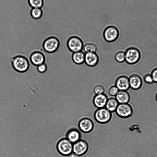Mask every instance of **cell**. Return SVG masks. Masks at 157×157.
Segmentation results:
<instances>
[{"instance_id": "obj_1", "label": "cell", "mask_w": 157, "mask_h": 157, "mask_svg": "<svg viewBox=\"0 0 157 157\" xmlns=\"http://www.w3.org/2000/svg\"><path fill=\"white\" fill-rule=\"evenodd\" d=\"M11 62L13 69L18 72H25L28 70L29 67V63L28 59L22 56L18 55L13 57Z\"/></svg>"}, {"instance_id": "obj_2", "label": "cell", "mask_w": 157, "mask_h": 157, "mask_svg": "<svg viewBox=\"0 0 157 157\" xmlns=\"http://www.w3.org/2000/svg\"><path fill=\"white\" fill-rule=\"evenodd\" d=\"M60 44L59 39L56 37L52 36L44 40L43 44V48L45 52L49 53H53L58 50Z\"/></svg>"}, {"instance_id": "obj_3", "label": "cell", "mask_w": 157, "mask_h": 157, "mask_svg": "<svg viewBox=\"0 0 157 157\" xmlns=\"http://www.w3.org/2000/svg\"><path fill=\"white\" fill-rule=\"evenodd\" d=\"M73 144L66 138L61 139L58 142L57 149L58 152L64 156H68L73 152Z\"/></svg>"}, {"instance_id": "obj_4", "label": "cell", "mask_w": 157, "mask_h": 157, "mask_svg": "<svg viewBox=\"0 0 157 157\" xmlns=\"http://www.w3.org/2000/svg\"><path fill=\"white\" fill-rule=\"evenodd\" d=\"M125 52V61L128 64H133L137 63L140 60L141 54L137 48L131 47L127 48Z\"/></svg>"}, {"instance_id": "obj_5", "label": "cell", "mask_w": 157, "mask_h": 157, "mask_svg": "<svg viewBox=\"0 0 157 157\" xmlns=\"http://www.w3.org/2000/svg\"><path fill=\"white\" fill-rule=\"evenodd\" d=\"M111 113L105 107L98 109L94 114V117L95 121L102 124L109 122L111 120Z\"/></svg>"}, {"instance_id": "obj_6", "label": "cell", "mask_w": 157, "mask_h": 157, "mask_svg": "<svg viewBox=\"0 0 157 157\" xmlns=\"http://www.w3.org/2000/svg\"><path fill=\"white\" fill-rule=\"evenodd\" d=\"M117 115L123 118L131 117L133 113V108L129 103L119 104L115 111Z\"/></svg>"}, {"instance_id": "obj_7", "label": "cell", "mask_w": 157, "mask_h": 157, "mask_svg": "<svg viewBox=\"0 0 157 157\" xmlns=\"http://www.w3.org/2000/svg\"><path fill=\"white\" fill-rule=\"evenodd\" d=\"M67 46L69 50L73 53L82 51L84 45L82 40L80 38L74 36L68 39Z\"/></svg>"}, {"instance_id": "obj_8", "label": "cell", "mask_w": 157, "mask_h": 157, "mask_svg": "<svg viewBox=\"0 0 157 157\" xmlns=\"http://www.w3.org/2000/svg\"><path fill=\"white\" fill-rule=\"evenodd\" d=\"M119 32L117 29L113 26H110L106 28L103 33L105 40L109 42L116 41L119 36Z\"/></svg>"}, {"instance_id": "obj_9", "label": "cell", "mask_w": 157, "mask_h": 157, "mask_svg": "<svg viewBox=\"0 0 157 157\" xmlns=\"http://www.w3.org/2000/svg\"><path fill=\"white\" fill-rule=\"evenodd\" d=\"M88 149V144L83 140L80 139L73 144V152L79 156L85 154Z\"/></svg>"}, {"instance_id": "obj_10", "label": "cell", "mask_w": 157, "mask_h": 157, "mask_svg": "<svg viewBox=\"0 0 157 157\" xmlns=\"http://www.w3.org/2000/svg\"><path fill=\"white\" fill-rule=\"evenodd\" d=\"M94 127L93 122L91 119L87 117L82 118L78 123L79 130L83 133L90 132L93 130Z\"/></svg>"}, {"instance_id": "obj_11", "label": "cell", "mask_w": 157, "mask_h": 157, "mask_svg": "<svg viewBox=\"0 0 157 157\" xmlns=\"http://www.w3.org/2000/svg\"><path fill=\"white\" fill-rule=\"evenodd\" d=\"M115 85L119 90L127 91L130 88L128 77L124 75L119 76L115 81Z\"/></svg>"}, {"instance_id": "obj_12", "label": "cell", "mask_w": 157, "mask_h": 157, "mask_svg": "<svg viewBox=\"0 0 157 157\" xmlns=\"http://www.w3.org/2000/svg\"><path fill=\"white\" fill-rule=\"evenodd\" d=\"M130 88L137 90L141 86L143 81L141 77L136 74H132L128 77Z\"/></svg>"}, {"instance_id": "obj_13", "label": "cell", "mask_w": 157, "mask_h": 157, "mask_svg": "<svg viewBox=\"0 0 157 157\" xmlns=\"http://www.w3.org/2000/svg\"><path fill=\"white\" fill-rule=\"evenodd\" d=\"M81 136L78 128H72L67 131L66 138L73 144L81 139Z\"/></svg>"}, {"instance_id": "obj_14", "label": "cell", "mask_w": 157, "mask_h": 157, "mask_svg": "<svg viewBox=\"0 0 157 157\" xmlns=\"http://www.w3.org/2000/svg\"><path fill=\"white\" fill-rule=\"evenodd\" d=\"M30 59L33 64L37 66L44 63L45 58L42 52L39 51H35L31 54Z\"/></svg>"}, {"instance_id": "obj_15", "label": "cell", "mask_w": 157, "mask_h": 157, "mask_svg": "<svg viewBox=\"0 0 157 157\" xmlns=\"http://www.w3.org/2000/svg\"><path fill=\"white\" fill-rule=\"evenodd\" d=\"M99 61V56L96 52L85 53L84 62L88 66L94 67L98 64Z\"/></svg>"}, {"instance_id": "obj_16", "label": "cell", "mask_w": 157, "mask_h": 157, "mask_svg": "<svg viewBox=\"0 0 157 157\" xmlns=\"http://www.w3.org/2000/svg\"><path fill=\"white\" fill-rule=\"evenodd\" d=\"M108 98L105 94L95 95L93 100L94 106L97 108H101L105 107Z\"/></svg>"}, {"instance_id": "obj_17", "label": "cell", "mask_w": 157, "mask_h": 157, "mask_svg": "<svg viewBox=\"0 0 157 157\" xmlns=\"http://www.w3.org/2000/svg\"><path fill=\"white\" fill-rule=\"evenodd\" d=\"M119 104L128 103L130 100V95L128 91L119 90L115 96Z\"/></svg>"}, {"instance_id": "obj_18", "label": "cell", "mask_w": 157, "mask_h": 157, "mask_svg": "<svg viewBox=\"0 0 157 157\" xmlns=\"http://www.w3.org/2000/svg\"><path fill=\"white\" fill-rule=\"evenodd\" d=\"M85 57V53L82 51L73 53L72 55V59L75 63L80 65L84 62Z\"/></svg>"}, {"instance_id": "obj_19", "label": "cell", "mask_w": 157, "mask_h": 157, "mask_svg": "<svg viewBox=\"0 0 157 157\" xmlns=\"http://www.w3.org/2000/svg\"><path fill=\"white\" fill-rule=\"evenodd\" d=\"M119 103L114 97L108 98L105 108L111 113L115 112Z\"/></svg>"}, {"instance_id": "obj_20", "label": "cell", "mask_w": 157, "mask_h": 157, "mask_svg": "<svg viewBox=\"0 0 157 157\" xmlns=\"http://www.w3.org/2000/svg\"><path fill=\"white\" fill-rule=\"evenodd\" d=\"M83 50L85 53L96 52L97 50V47L94 43L88 42L84 45Z\"/></svg>"}, {"instance_id": "obj_21", "label": "cell", "mask_w": 157, "mask_h": 157, "mask_svg": "<svg viewBox=\"0 0 157 157\" xmlns=\"http://www.w3.org/2000/svg\"><path fill=\"white\" fill-rule=\"evenodd\" d=\"M115 59L119 63H122L125 61V52L122 50H119L115 55Z\"/></svg>"}, {"instance_id": "obj_22", "label": "cell", "mask_w": 157, "mask_h": 157, "mask_svg": "<svg viewBox=\"0 0 157 157\" xmlns=\"http://www.w3.org/2000/svg\"><path fill=\"white\" fill-rule=\"evenodd\" d=\"M30 15L33 19H38L42 16V11L41 8H33L30 11Z\"/></svg>"}, {"instance_id": "obj_23", "label": "cell", "mask_w": 157, "mask_h": 157, "mask_svg": "<svg viewBox=\"0 0 157 157\" xmlns=\"http://www.w3.org/2000/svg\"><path fill=\"white\" fill-rule=\"evenodd\" d=\"M30 6L32 8H41L44 3L43 0H28Z\"/></svg>"}, {"instance_id": "obj_24", "label": "cell", "mask_w": 157, "mask_h": 157, "mask_svg": "<svg viewBox=\"0 0 157 157\" xmlns=\"http://www.w3.org/2000/svg\"><path fill=\"white\" fill-rule=\"evenodd\" d=\"M105 89L104 86L101 84H96L94 87V92L95 95L104 94Z\"/></svg>"}, {"instance_id": "obj_25", "label": "cell", "mask_w": 157, "mask_h": 157, "mask_svg": "<svg viewBox=\"0 0 157 157\" xmlns=\"http://www.w3.org/2000/svg\"><path fill=\"white\" fill-rule=\"evenodd\" d=\"M119 91V89L115 85L110 86L108 90L109 94L112 96H115Z\"/></svg>"}, {"instance_id": "obj_26", "label": "cell", "mask_w": 157, "mask_h": 157, "mask_svg": "<svg viewBox=\"0 0 157 157\" xmlns=\"http://www.w3.org/2000/svg\"><path fill=\"white\" fill-rule=\"evenodd\" d=\"M141 78L147 84H151L154 82L151 74H146Z\"/></svg>"}, {"instance_id": "obj_27", "label": "cell", "mask_w": 157, "mask_h": 157, "mask_svg": "<svg viewBox=\"0 0 157 157\" xmlns=\"http://www.w3.org/2000/svg\"><path fill=\"white\" fill-rule=\"evenodd\" d=\"M47 69V66L45 63L37 66V70L40 73H43L45 72Z\"/></svg>"}, {"instance_id": "obj_28", "label": "cell", "mask_w": 157, "mask_h": 157, "mask_svg": "<svg viewBox=\"0 0 157 157\" xmlns=\"http://www.w3.org/2000/svg\"><path fill=\"white\" fill-rule=\"evenodd\" d=\"M154 82L157 83V68L153 69L151 73Z\"/></svg>"}, {"instance_id": "obj_29", "label": "cell", "mask_w": 157, "mask_h": 157, "mask_svg": "<svg viewBox=\"0 0 157 157\" xmlns=\"http://www.w3.org/2000/svg\"><path fill=\"white\" fill-rule=\"evenodd\" d=\"M68 157H80V156L72 152L68 156Z\"/></svg>"}, {"instance_id": "obj_30", "label": "cell", "mask_w": 157, "mask_h": 157, "mask_svg": "<svg viewBox=\"0 0 157 157\" xmlns=\"http://www.w3.org/2000/svg\"><path fill=\"white\" fill-rule=\"evenodd\" d=\"M155 99H156V101L157 102V93L156 94V96H155Z\"/></svg>"}]
</instances>
